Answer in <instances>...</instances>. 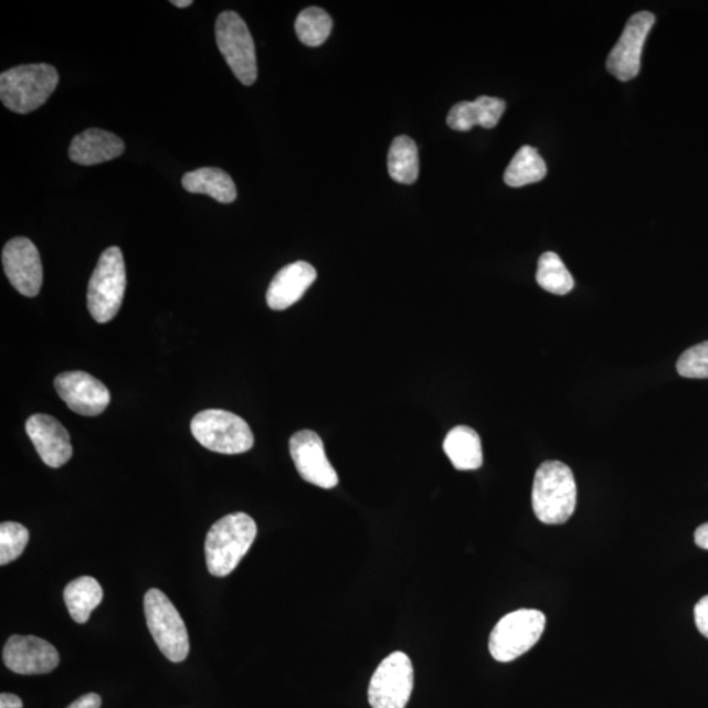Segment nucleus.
Here are the masks:
<instances>
[{
	"instance_id": "7",
	"label": "nucleus",
	"mask_w": 708,
	"mask_h": 708,
	"mask_svg": "<svg viewBox=\"0 0 708 708\" xmlns=\"http://www.w3.org/2000/svg\"><path fill=\"white\" fill-rule=\"evenodd\" d=\"M144 606L147 627L160 652L172 663L184 662L189 654V636L178 609L159 589L146 593Z\"/></svg>"
},
{
	"instance_id": "23",
	"label": "nucleus",
	"mask_w": 708,
	"mask_h": 708,
	"mask_svg": "<svg viewBox=\"0 0 708 708\" xmlns=\"http://www.w3.org/2000/svg\"><path fill=\"white\" fill-rule=\"evenodd\" d=\"M389 173L392 180L401 184H413L419 178V152L413 139L406 136L392 141L389 158Z\"/></svg>"
},
{
	"instance_id": "2",
	"label": "nucleus",
	"mask_w": 708,
	"mask_h": 708,
	"mask_svg": "<svg viewBox=\"0 0 708 708\" xmlns=\"http://www.w3.org/2000/svg\"><path fill=\"white\" fill-rule=\"evenodd\" d=\"M257 536L254 518L237 511L216 521L205 541L208 571L216 578L228 577L251 549Z\"/></svg>"
},
{
	"instance_id": "13",
	"label": "nucleus",
	"mask_w": 708,
	"mask_h": 708,
	"mask_svg": "<svg viewBox=\"0 0 708 708\" xmlns=\"http://www.w3.org/2000/svg\"><path fill=\"white\" fill-rule=\"evenodd\" d=\"M3 662L18 675H46L59 667L60 654L41 637L12 635L6 643Z\"/></svg>"
},
{
	"instance_id": "10",
	"label": "nucleus",
	"mask_w": 708,
	"mask_h": 708,
	"mask_svg": "<svg viewBox=\"0 0 708 708\" xmlns=\"http://www.w3.org/2000/svg\"><path fill=\"white\" fill-rule=\"evenodd\" d=\"M655 15L640 12L631 17L622 36L613 51L607 55V72L621 82L634 80L641 73V60L644 42L655 24Z\"/></svg>"
},
{
	"instance_id": "14",
	"label": "nucleus",
	"mask_w": 708,
	"mask_h": 708,
	"mask_svg": "<svg viewBox=\"0 0 708 708\" xmlns=\"http://www.w3.org/2000/svg\"><path fill=\"white\" fill-rule=\"evenodd\" d=\"M3 268L15 289L36 297L42 285V264L36 245L27 237H13L2 252Z\"/></svg>"
},
{
	"instance_id": "8",
	"label": "nucleus",
	"mask_w": 708,
	"mask_h": 708,
	"mask_svg": "<svg viewBox=\"0 0 708 708\" xmlns=\"http://www.w3.org/2000/svg\"><path fill=\"white\" fill-rule=\"evenodd\" d=\"M215 39L236 80L244 86L254 84L257 80L255 42L244 20L236 12H222L216 19Z\"/></svg>"
},
{
	"instance_id": "31",
	"label": "nucleus",
	"mask_w": 708,
	"mask_h": 708,
	"mask_svg": "<svg viewBox=\"0 0 708 708\" xmlns=\"http://www.w3.org/2000/svg\"><path fill=\"white\" fill-rule=\"evenodd\" d=\"M694 541L700 549L708 550V522L700 525L694 535Z\"/></svg>"
},
{
	"instance_id": "12",
	"label": "nucleus",
	"mask_w": 708,
	"mask_h": 708,
	"mask_svg": "<svg viewBox=\"0 0 708 708\" xmlns=\"http://www.w3.org/2000/svg\"><path fill=\"white\" fill-rule=\"evenodd\" d=\"M57 394L70 410L83 416H97L110 403V394L104 383L84 371H66L54 380Z\"/></svg>"
},
{
	"instance_id": "27",
	"label": "nucleus",
	"mask_w": 708,
	"mask_h": 708,
	"mask_svg": "<svg viewBox=\"0 0 708 708\" xmlns=\"http://www.w3.org/2000/svg\"><path fill=\"white\" fill-rule=\"evenodd\" d=\"M678 374L694 380L708 378V341L686 349L677 361Z\"/></svg>"
},
{
	"instance_id": "32",
	"label": "nucleus",
	"mask_w": 708,
	"mask_h": 708,
	"mask_svg": "<svg viewBox=\"0 0 708 708\" xmlns=\"http://www.w3.org/2000/svg\"><path fill=\"white\" fill-rule=\"evenodd\" d=\"M173 6L179 7V9H187V7L192 6V0H172Z\"/></svg>"
},
{
	"instance_id": "11",
	"label": "nucleus",
	"mask_w": 708,
	"mask_h": 708,
	"mask_svg": "<svg viewBox=\"0 0 708 708\" xmlns=\"http://www.w3.org/2000/svg\"><path fill=\"white\" fill-rule=\"evenodd\" d=\"M289 446L300 478L325 489L339 485L338 473L329 464L324 441L318 433L308 430L294 433Z\"/></svg>"
},
{
	"instance_id": "30",
	"label": "nucleus",
	"mask_w": 708,
	"mask_h": 708,
	"mask_svg": "<svg viewBox=\"0 0 708 708\" xmlns=\"http://www.w3.org/2000/svg\"><path fill=\"white\" fill-rule=\"evenodd\" d=\"M0 708H23V702L15 694H0Z\"/></svg>"
},
{
	"instance_id": "9",
	"label": "nucleus",
	"mask_w": 708,
	"mask_h": 708,
	"mask_svg": "<svg viewBox=\"0 0 708 708\" xmlns=\"http://www.w3.org/2000/svg\"><path fill=\"white\" fill-rule=\"evenodd\" d=\"M413 690V667L403 652L385 657L370 679L371 708H405Z\"/></svg>"
},
{
	"instance_id": "26",
	"label": "nucleus",
	"mask_w": 708,
	"mask_h": 708,
	"mask_svg": "<svg viewBox=\"0 0 708 708\" xmlns=\"http://www.w3.org/2000/svg\"><path fill=\"white\" fill-rule=\"evenodd\" d=\"M30 541V531L18 522H3L0 525V566H6L17 560L25 550Z\"/></svg>"
},
{
	"instance_id": "16",
	"label": "nucleus",
	"mask_w": 708,
	"mask_h": 708,
	"mask_svg": "<svg viewBox=\"0 0 708 708\" xmlns=\"http://www.w3.org/2000/svg\"><path fill=\"white\" fill-rule=\"evenodd\" d=\"M317 271L311 264L296 262L279 270L266 292V304L275 311H283L297 304L315 279Z\"/></svg>"
},
{
	"instance_id": "19",
	"label": "nucleus",
	"mask_w": 708,
	"mask_h": 708,
	"mask_svg": "<svg viewBox=\"0 0 708 708\" xmlns=\"http://www.w3.org/2000/svg\"><path fill=\"white\" fill-rule=\"evenodd\" d=\"M444 452L454 468L459 472L478 469L483 465L482 441L473 427L466 425L453 427L445 437Z\"/></svg>"
},
{
	"instance_id": "20",
	"label": "nucleus",
	"mask_w": 708,
	"mask_h": 708,
	"mask_svg": "<svg viewBox=\"0 0 708 708\" xmlns=\"http://www.w3.org/2000/svg\"><path fill=\"white\" fill-rule=\"evenodd\" d=\"M181 182L186 191L208 194L222 203L234 202L237 198L234 180L221 168H199V170L187 172Z\"/></svg>"
},
{
	"instance_id": "28",
	"label": "nucleus",
	"mask_w": 708,
	"mask_h": 708,
	"mask_svg": "<svg viewBox=\"0 0 708 708\" xmlns=\"http://www.w3.org/2000/svg\"><path fill=\"white\" fill-rule=\"evenodd\" d=\"M694 620L700 634L708 640V595L700 599L696 607H694Z\"/></svg>"
},
{
	"instance_id": "25",
	"label": "nucleus",
	"mask_w": 708,
	"mask_h": 708,
	"mask_svg": "<svg viewBox=\"0 0 708 708\" xmlns=\"http://www.w3.org/2000/svg\"><path fill=\"white\" fill-rule=\"evenodd\" d=\"M331 31L332 19L319 7L304 10L296 20L297 36L306 46L317 47L325 44Z\"/></svg>"
},
{
	"instance_id": "17",
	"label": "nucleus",
	"mask_w": 708,
	"mask_h": 708,
	"mask_svg": "<svg viewBox=\"0 0 708 708\" xmlns=\"http://www.w3.org/2000/svg\"><path fill=\"white\" fill-rule=\"evenodd\" d=\"M125 145L114 133L102 129H87L74 137L70 145L68 157L81 166H95L121 157Z\"/></svg>"
},
{
	"instance_id": "22",
	"label": "nucleus",
	"mask_w": 708,
	"mask_h": 708,
	"mask_svg": "<svg viewBox=\"0 0 708 708\" xmlns=\"http://www.w3.org/2000/svg\"><path fill=\"white\" fill-rule=\"evenodd\" d=\"M546 175L545 160L539 156L537 149L524 146L511 159L506 173H504V181L509 187L520 188L543 180Z\"/></svg>"
},
{
	"instance_id": "18",
	"label": "nucleus",
	"mask_w": 708,
	"mask_h": 708,
	"mask_svg": "<svg viewBox=\"0 0 708 708\" xmlns=\"http://www.w3.org/2000/svg\"><path fill=\"white\" fill-rule=\"evenodd\" d=\"M506 102L497 97L480 96L475 102H461L448 112L446 123L448 128L457 131H468L475 125L493 129L499 124L506 112Z\"/></svg>"
},
{
	"instance_id": "29",
	"label": "nucleus",
	"mask_w": 708,
	"mask_h": 708,
	"mask_svg": "<svg viewBox=\"0 0 708 708\" xmlns=\"http://www.w3.org/2000/svg\"><path fill=\"white\" fill-rule=\"evenodd\" d=\"M102 698L96 693L84 694L83 697L74 700L67 708H101Z\"/></svg>"
},
{
	"instance_id": "24",
	"label": "nucleus",
	"mask_w": 708,
	"mask_h": 708,
	"mask_svg": "<svg viewBox=\"0 0 708 708\" xmlns=\"http://www.w3.org/2000/svg\"><path fill=\"white\" fill-rule=\"evenodd\" d=\"M537 283L542 289L557 296H566L574 286L570 271L566 268L562 258L556 252H545L539 257Z\"/></svg>"
},
{
	"instance_id": "6",
	"label": "nucleus",
	"mask_w": 708,
	"mask_h": 708,
	"mask_svg": "<svg viewBox=\"0 0 708 708\" xmlns=\"http://www.w3.org/2000/svg\"><path fill=\"white\" fill-rule=\"evenodd\" d=\"M191 431L199 443L221 454H242L251 451L255 438L241 416L224 410H205L192 419Z\"/></svg>"
},
{
	"instance_id": "1",
	"label": "nucleus",
	"mask_w": 708,
	"mask_h": 708,
	"mask_svg": "<svg viewBox=\"0 0 708 708\" xmlns=\"http://www.w3.org/2000/svg\"><path fill=\"white\" fill-rule=\"evenodd\" d=\"M532 510L546 525L566 524L578 504V486L572 469L559 461L538 467L531 493Z\"/></svg>"
},
{
	"instance_id": "4",
	"label": "nucleus",
	"mask_w": 708,
	"mask_h": 708,
	"mask_svg": "<svg viewBox=\"0 0 708 708\" xmlns=\"http://www.w3.org/2000/svg\"><path fill=\"white\" fill-rule=\"evenodd\" d=\"M125 289L123 252L118 247H109L103 252L88 284L87 306L97 324H108L116 317L123 305Z\"/></svg>"
},
{
	"instance_id": "15",
	"label": "nucleus",
	"mask_w": 708,
	"mask_h": 708,
	"mask_svg": "<svg viewBox=\"0 0 708 708\" xmlns=\"http://www.w3.org/2000/svg\"><path fill=\"white\" fill-rule=\"evenodd\" d=\"M25 431L41 459L49 467L59 468L73 457L70 434L57 419L38 413L27 420Z\"/></svg>"
},
{
	"instance_id": "21",
	"label": "nucleus",
	"mask_w": 708,
	"mask_h": 708,
	"mask_svg": "<svg viewBox=\"0 0 708 708\" xmlns=\"http://www.w3.org/2000/svg\"><path fill=\"white\" fill-rule=\"evenodd\" d=\"M103 588L94 578L82 577L68 583L63 593L70 615L76 623H86L91 613L102 604Z\"/></svg>"
},
{
	"instance_id": "3",
	"label": "nucleus",
	"mask_w": 708,
	"mask_h": 708,
	"mask_svg": "<svg viewBox=\"0 0 708 708\" xmlns=\"http://www.w3.org/2000/svg\"><path fill=\"white\" fill-rule=\"evenodd\" d=\"M59 83L57 70L46 63L13 67L0 75V99L15 114H31L47 102Z\"/></svg>"
},
{
	"instance_id": "5",
	"label": "nucleus",
	"mask_w": 708,
	"mask_h": 708,
	"mask_svg": "<svg viewBox=\"0 0 708 708\" xmlns=\"http://www.w3.org/2000/svg\"><path fill=\"white\" fill-rule=\"evenodd\" d=\"M546 627V615L539 610L521 609L497 622L489 636V652L496 662L509 663L536 646Z\"/></svg>"
}]
</instances>
